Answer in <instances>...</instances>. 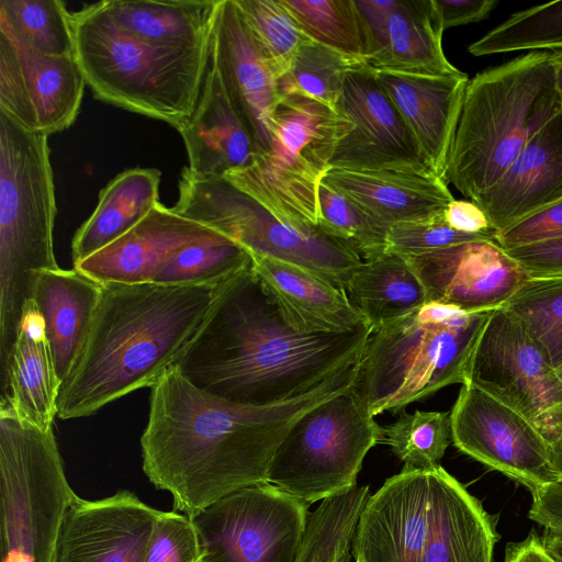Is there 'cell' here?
Masks as SVG:
<instances>
[{
	"label": "cell",
	"mask_w": 562,
	"mask_h": 562,
	"mask_svg": "<svg viewBox=\"0 0 562 562\" xmlns=\"http://www.w3.org/2000/svg\"><path fill=\"white\" fill-rule=\"evenodd\" d=\"M360 360L312 391L269 406L234 404L192 385L175 367L151 387L140 438L143 471L187 516L241 488L267 483L293 424L356 384Z\"/></svg>",
	"instance_id": "cell-1"
},
{
	"label": "cell",
	"mask_w": 562,
	"mask_h": 562,
	"mask_svg": "<svg viewBox=\"0 0 562 562\" xmlns=\"http://www.w3.org/2000/svg\"><path fill=\"white\" fill-rule=\"evenodd\" d=\"M322 182L387 227L429 218L454 200L443 179L407 171L330 168Z\"/></svg>",
	"instance_id": "cell-24"
},
{
	"label": "cell",
	"mask_w": 562,
	"mask_h": 562,
	"mask_svg": "<svg viewBox=\"0 0 562 562\" xmlns=\"http://www.w3.org/2000/svg\"><path fill=\"white\" fill-rule=\"evenodd\" d=\"M75 57L94 95L179 131L198 103L210 37L192 46H160L120 27L102 2L72 13Z\"/></svg>",
	"instance_id": "cell-6"
},
{
	"label": "cell",
	"mask_w": 562,
	"mask_h": 562,
	"mask_svg": "<svg viewBox=\"0 0 562 562\" xmlns=\"http://www.w3.org/2000/svg\"><path fill=\"white\" fill-rule=\"evenodd\" d=\"M550 456L553 468L562 480V430L558 437L550 443Z\"/></svg>",
	"instance_id": "cell-51"
},
{
	"label": "cell",
	"mask_w": 562,
	"mask_h": 562,
	"mask_svg": "<svg viewBox=\"0 0 562 562\" xmlns=\"http://www.w3.org/2000/svg\"><path fill=\"white\" fill-rule=\"evenodd\" d=\"M562 200V109L475 202L497 234Z\"/></svg>",
	"instance_id": "cell-22"
},
{
	"label": "cell",
	"mask_w": 562,
	"mask_h": 562,
	"mask_svg": "<svg viewBox=\"0 0 562 562\" xmlns=\"http://www.w3.org/2000/svg\"><path fill=\"white\" fill-rule=\"evenodd\" d=\"M349 559H350V555L345 558V559H342L340 562H349Z\"/></svg>",
	"instance_id": "cell-54"
},
{
	"label": "cell",
	"mask_w": 562,
	"mask_h": 562,
	"mask_svg": "<svg viewBox=\"0 0 562 562\" xmlns=\"http://www.w3.org/2000/svg\"><path fill=\"white\" fill-rule=\"evenodd\" d=\"M345 291L371 328L428 303L426 289L407 259L392 251L362 260Z\"/></svg>",
	"instance_id": "cell-31"
},
{
	"label": "cell",
	"mask_w": 562,
	"mask_h": 562,
	"mask_svg": "<svg viewBox=\"0 0 562 562\" xmlns=\"http://www.w3.org/2000/svg\"><path fill=\"white\" fill-rule=\"evenodd\" d=\"M318 226L327 235L351 248L362 260L387 251L386 225L382 224L344 194L321 183Z\"/></svg>",
	"instance_id": "cell-40"
},
{
	"label": "cell",
	"mask_w": 562,
	"mask_h": 562,
	"mask_svg": "<svg viewBox=\"0 0 562 562\" xmlns=\"http://www.w3.org/2000/svg\"><path fill=\"white\" fill-rule=\"evenodd\" d=\"M562 109L550 50L528 52L469 79L445 180L475 201Z\"/></svg>",
	"instance_id": "cell-5"
},
{
	"label": "cell",
	"mask_w": 562,
	"mask_h": 562,
	"mask_svg": "<svg viewBox=\"0 0 562 562\" xmlns=\"http://www.w3.org/2000/svg\"><path fill=\"white\" fill-rule=\"evenodd\" d=\"M252 267L285 315L308 333L336 334L368 324L346 291L295 263L251 255Z\"/></svg>",
	"instance_id": "cell-28"
},
{
	"label": "cell",
	"mask_w": 562,
	"mask_h": 562,
	"mask_svg": "<svg viewBox=\"0 0 562 562\" xmlns=\"http://www.w3.org/2000/svg\"><path fill=\"white\" fill-rule=\"evenodd\" d=\"M85 86L75 56L40 54L0 31V112L24 130L48 136L68 128Z\"/></svg>",
	"instance_id": "cell-17"
},
{
	"label": "cell",
	"mask_w": 562,
	"mask_h": 562,
	"mask_svg": "<svg viewBox=\"0 0 562 562\" xmlns=\"http://www.w3.org/2000/svg\"><path fill=\"white\" fill-rule=\"evenodd\" d=\"M159 514L133 492L69 505L53 562H145Z\"/></svg>",
	"instance_id": "cell-20"
},
{
	"label": "cell",
	"mask_w": 562,
	"mask_h": 562,
	"mask_svg": "<svg viewBox=\"0 0 562 562\" xmlns=\"http://www.w3.org/2000/svg\"><path fill=\"white\" fill-rule=\"evenodd\" d=\"M375 72L414 136L428 170L445 180L447 161L469 82L468 75Z\"/></svg>",
	"instance_id": "cell-21"
},
{
	"label": "cell",
	"mask_w": 562,
	"mask_h": 562,
	"mask_svg": "<svg viewBox=\"0 0 562 562\" xmlns=\"http://www.w3.org/2000/svg\"><path fill=\"white\" fill-rule=\"evenodd\" d=\"M505 562H555L547 552L540 539L530 537L510 547Z\"/></svg>",
	"instance_id": "cell-49"
},
{
	"label": "cell",
	"mask_w": 562,
	"mask_h": 562,
	"mask_svg": "<svg viewBox=\"0 0 562 562\" xmlns=\"http://www.w3.org/2000/svg\"><path fill=\"white\" fill-rule=\"evenodd\" d=\"M464 383L520 413L549 445L562 430V382L541 346L505 306L490 312Z\"/></svg>",
	"instance_id": "cell-13"
},
{
	"label": "cell",
	"mask_w": 562,
	"mask_h": 562,
	"mask_svg": "<svg viewBox=\"0 0 562 562\" xmlns=\"http://www.w3.org/2000/svg\"><path fill=\"white\" fill-rule=\"evenodd\" d=\"M562 237V200L543 207L497 234L505 250Z\"/></svg>",
	"instance_id": "cell-44"
},
{
	"label": "cell",
	"mask_w": 562,
	"mask_h": 562,
	"mask_svg": "<svg viewBox=\"0 0 562 562\" xmlns=\"http://www.w3.org/2000/svg\"><path fill=\"white\" fill-rule=\"evenodd\" d=\"M217 289L102 284L86 345L60 386L57 416H90L131 392L156 385L199 334Z\"/></svg>",
	"instance_id": "cell-3"
},
{
	"label": "cell",
	"mask_w": 562,
	"mask_h": 562,
	"mask_svg": "<svg viewBox=\"0 0 562 562\" xmlns=\"http://www.w3.org/2000/svg\"><path fill=\"white\" fill-rule=\"evenodd\" d=\"M443 31L434 0H394L380 31L368 43L366 64L379 71L461 75L443 53Z\"/></svg>",
	"instance_id": "cell-27"
},
{
	"label": "cell",
	"mask_w": 562,
	"mask_h": 562,
	"mask_svg": "<svg viewBox=\"0 0 562 562\" xmlns=\"http://www.w3.org/2000/svg\"><path fill=\"white\" fill-rule=\"evenodd\" d=\"M337 111L350 127L336 146L330 168L431 175L374 69L359 65L348 71Z\"/></svg>",
	"instance_id": "cell-16"
},
{
	"label": "cell",
	"mask_w": 562,
	"mask_h": 562,
	"mask_svg": "<svg viewBox=\"0 0 562 562\" xmlns=\"http://www.w3.org/2000/svg\"><path fill=\"white\" fill-rule=\"evenodd\" d=\"M527 328L553 368L562 364V276L529 277L504 305Z\"/></svg>",
	"instance_id": "cell-38"
},
{
	"label": "cell",
	"mask_w": 562,
	"mask_h": 562,
	"mask_svg": "<svg viewBox=\"0 0 562 562\" xmlns=\"http://www.w3.org/2000/svg\"><path fill=\"white\" fill-rule=\"evenodd\" d=\"M218 0H103L113 21L135 37L160 46H192L211 36Z\"/></svg>",
	"instance_id": "cell-32"
},
{
	"label": "cell",
	"mask_w": 562,
	"mask_h": 562,
	"mask_svg": "<svg viewBox=\"0 0 562 562\" xmlns=\"http://www.w3.org/2000/svg\"><path fill=\"white\" fill-rule=\"evenodd\" d=\"M349 127L342 114L315 99L281 95L271 117L269 148L224 178L280 218L317 227L319 186Z\"/></svg>",
	"instance_id": "cell-9"
},
{
	"label": "cell",
	"mask_w": 562,
	"mask_h": 562,
	"mask_svg": "<svg viewBox=\"0 0 562 562\" xmlns=\"http://www.w3.org/2000/svg\"><path fill=\"white\" fill-rule=\"evenodd\" d=\"M48 136L31 133L0 112V385L36 274L58 269L57 213Z\"/></svg>",
	"instance_id": "cell-7"
},
{
	"label": "cell",
	"mask_w": 562,
	"mask_h": 562,
	"mask_svg": "<svg viewBox=\"0 0 562 562\" xmlns=\"http://www.w3.org/2000/svg\"><path fill=\"white\" fill-rule=\"evenodd\" d=\"M209 64L259 154L271 143V117L280 99L279 77L235 0H218L212 23Z\"/></svg>",
	"instance_id": "cell-18"
},
{
	"label": "cell",
	"mask_w": 562,
	"mask_h": 562,
	"mask_svg": "<svg viewBox=\"0 0 562 562\" xmlns=\"http://www.w3.org/2000/svg\"><path fill=\"white\" fill-rule=\"evenodd\" d=\"M557 91L562 101V49L551 50Z\"/></svg>",
	"instance_id": "cell-52"
},
{
	"label": "cell",
	"mask_w": 562,
	"mask_h": 562,
	"mask_svg": "<svg viewBox=\"0 0 562 562\" xmlns=\"http://www.w3.org/2000/svg\"><path fill=\"white\" fill-rule=\"evenodd\" d=\"M279 79L308 38L281 0H235Z\"/></svg>",
	"instance_id": "cell-41"
},
{
	"label": "cell",
	"mask_w": 562,
	"mask_h": 562,
	"mask_svg": "<svg viewBox=\"0 0 562 562\" xmlns=\"http://www.w3.org/2000/svg\"><path fill=\"white\" fill-rule=\"evenodd\" d=\"M252 263L251 255L215 233L169 254L156 268L151 282L177 286H220Z\"/></svg>",
	"instance_id": "cell-33"
},
{
	"label": "cell",
	"mask_w": 562,
	"mask_h": 562,
	"mask_svg": "<svg viewBox=\"0 0 562 562\" xmlns=\"http://www.w3.org/2000/svg\"><path fill=\"white\" fill-rule=\"evenodd\" d=\"M529 518L544 528L562 529V480L532 492Z\"/></svg>",
	"instance_id": "cell-48"
},
{
	"label": "cell",
	"mask_w": 562,
	"mask_h": 562,
	"mask_svg": "<svg viewBox=\"0 0 562 562\" xmlns=\"http://www.w3.org/2000/svg\"><path fill=\"white\" fill-rule=\"evenodd\" d=\"M145 562H201L198 533L189 516L159 510Z\"/></svg>",
	"instance_id": "cell-43"
},
{
	"label": "cell",
	"mask_w": 562,
	"mask_h": 562,
	"mask_svg": "<svg viewBox=\"0 0 562 562\" xmlns=\"http://www.w3.org/2000/svg\"><path fill=\"white\" fill-rule=\"evenodd\" d=\"M310 40L366 64L367 44L355 0H281Z\"/></svg>",
	"instance_id": "cell-35"
},
{
	"label": "cell",
	"mask_w": 562,
	"mask_h": 562,
	"mask_svg": "<svg viewBox=\"0 0 562 562\" xmlns=\"http://www.w3.org/2000/svg\"><path fill=\"white\" fill-rule=\"evenodd\" d=\"M359 65L364 64L307 38L279 79V94H302L337 111L346 76Z\"/></svg>",
	"instance_id": "cell-37"
},
{
	"label": "cell",
	"mask_w": 562,
	"mask_h": 562,
	"mask_svg": "<svg viewBox=\"0 0 562 562\" xmlns=\"http://www.w3.org/2000/svg\"><path fill=\"white\" fill-rule=\"evenodd\" d=\"M422 280L428 303L469 313L504 306L529 278L494 240H475L405 257Z\"/></svg>",
	"instance_id": "cell-19"
},
{
	"label": "cell",
	"mask_w": 562,
	"mask_h": 562,
	"mask_svg": "<svg viewBox=\"0 0 562 562\" xmlns=\"http://www.w3.org/2000/svg\"><path fill=\"white\" fill-rule=\"evenodd\" d=\"M446 222L454 229L480 235L496 236L485 212L471 200H453L445 210Z\"/></svg>",
	"instance_id": "cell-47"
},
{
	"label": "cell",
	"mask_w": 562,
	"mask_h": 562,
	"mask_svg": "<svg viewBox=\"0 0 562 562\" xmlns=\"http://www.w3.org/2000/svg\"><path fill=\"white\" fill-rule=\"evenodd\" d=\"M488 314L429 302L371 328L353 386L367 412L372 417L396 413L445 386L463 384Z\"/></svg>",
	"instance_id": "cell-8"
},
{
	"label": "cell",
	"mask_w": 562,
	"mask_h": 562,
	"mask_svg": "<svg viewBox=\"0 0 562 562\" xmlns=\"http://www.w3.org/2000/svg\"><path fill=\"white\" fill-rule=\"evenodd\" d=\"M101 292L102 284L75 268L42 270L36 274L32 303L61 384L82 352Z\"/></svg>",
	"instance_id": "cell-25"
},
{
	"label": "cell",
	"mask_w": 562,
	"mask_h": 562,
	"mask_svg": "<svg viewBox=\"0 0 562 562\" xmlns=\"http://www.w3.org/2000/svg\"><path fill=\"white\" fill-rule=\"evenodd\" d=\"M506 251L529 277L562 276V237Z\"/></svg>",
	"instance_id": "cell-45"
},
{
	"label": "cell",
	"mask_w": 562,
	"mask_h": 562,
	"mask_svg": "<svg viewBox=\"0 0 562 562\" xmlns=\"http://www.w3.org/2000/svg\"><path fill=\"white\" fill-rule=\"evenodd\" d=\"M453 445L531 492L559 480L550 445L520 413L463 383L450 412Z\"/></svg>",
	"instance_id": "cell-15"
},
{
	"label": "cell",
	"mask_w": 562,
	"mask_h": 562,
	"mask_svg": "<svg viewBox=\"0 0 562 562\" xmlns=\"http://www.w3.org/2000/svg\"><path fill=\"white\" fill-rule=\"evenodd\" d=\"M172 209L232 239L250 255L295 263L344 290L362 261L319 226L303 227L280 218L225 178L201 177L184 168Z\"/></svg>",
	"instance_id": "cell-11"
},
{
	"label": "cell",
	"mask_w": 562,
	"mask_h": 562,
	"mask_svg": "<svg viewBox=\"0 0 562 562\" xmlns=\"http://www.w3.org/2000/svg\"><path fill=\"white\" fill-rule=\"evenodd\" d=\"M371 326L336 334L296 327L252 263L217 289L176 368L224 401L269 406L296 398L361 359Z\"/></svg>",
	"instance_id": "cell-2"
},
{
	"label": "cell",
	"mask_w": 562,
	"mask_h": 562,
	"mask_svg": "<svg viewBox=\"0 0 562 562\" xmlns=\"http://www.w3.org/2000/svg\"><path fill=\"white\" fill-rule=\"evenodd\" d=\"M496 0H434L443 30L484 20Z\"/></svg>",
	"instance_id": "cell-46"
},
{
	"label": "cell",
	"mask_w": 562,
	"mask_h": 562,
	"mask_svg": "<svg viewBox=\"0 0 562 562\" xmlns=\"http://www.w3.org/2000/svg\"><path fill=\"white\" fill-rule=\"evenodd\" d=\"M495 533L480 503L440 465L405 468L369 496L355 562H492Z\"/></svg>",
	"instance_id": "cell-4"
},
{
	"label": "cell",
	"mask_w": 562,
	"mask_h": 562,
	"mask_svg": "<svg viewBox=\"0 0 562 562\" xmlns=\"http://www.w3.org/2000/svg\"><path fill=\"white\" fill-rule=\"evenodd\" d=\"M178 132L186 145L189 170L201 177L224 178L248 167L259 155L210 64L195 109Z\"/></svg>",
	"instance_id": "cell-26"
},
{
	"label": "cell",
	"mask_w": 562,
	"mask_h": 562,
	"mask_svg": "<svg viewBox=\"0 0 562 562\" xmlns=\"http://www.w3.org/2000/svg\"><path fill=\"white\" fill-rule=\"evenodd\" d=\"M60 385L42 322L31 301L24 308L11 353L8 392L1 404L9 405L21 420L50 429L57 416Z\"/></svg>",
	"instance_id": "cell-29"
},
{
	"label": "cell",
	"mask_w": 562,
	"mask_h": 562,
	"mask_svg": "<svg viewBox=\"0 0 562 562\" xmlns=\"http://www.w3.org/2000/svg\"><path fill=\"white\" fill-rule=\"evenodd\" d=\"M160 171L133 168L119 173L99 194L90 217L77 229L71 243L74 265L109 246L159 203Z\"/></svg>",
	"instance_id": "cell-30"
},
{
	"label": "cell",
	"mask_w": 562,
	"mask_h": 562,
	"mask_svg": "<svg viewBox=\"0 0 562 562\" xmlns=\"http://www.w3.org/2000/svg\"><path fill=\"white\" fill-rule=\"evenodd\" d=\"M555 372H557L560 381L562 382V364L559 366L558 368H555Z\"/></svg>",
	"instance_id": "cell-53"
},
{
	"label": "cell",
	"mask_w": 562,
	"mask_h": 562,
	"mask_svg": "<svg viewBox=\"0 0 562 562\" xmlns=\"http://www.w3.org/2000/svg\"><path fill=\"white\" fill-rule=\"evenodd\" d=\"M54 429H40L0 404L1 562H53L76 498Z\"/></svg>",
	"instance_id": "cell-10"
},
{
	"label": "cell",
	"mask_w": 562,
	"mask_h": 562,
	"mask_svg": "<svg viewBox=\"0 0 562 562\" xmlns=\"http://www.w3.org/2000/svg\"><path fill=\"white\" fill-rule=\"evenodd\" d=\"M0 31L49 56H75L72 13L59 0H1Z\"/></svg>",
	"instance_id": "cell-34"
},
{
	"label": "cell",
	"mask_w": 562,
	"mask_h": 562,
	"mask_svg": "<svg viewBox=\"0 0 562 562\" xmlns=\"http://www.w3.org/2000/svg\"><path fill=\"white\" fill-rule=\"evenodd\" d=\"M215 233L159 202L130 232L74 268L100 284L148 283L169 254Z\"/></svg>",
	"instance_id": "cell-23"
},
{
	"label": "cell",
	"mask_w": 562,
	"mask_h": 562,
	"mask_svg": "<svg viewBox=\"0 0 562 562\" xmlns=\"http://www.w3.org/2000/svg\"><path fill=\"white\" fill-rule=\"evenodd\" d=\"M475 240L496 241V236L457 231L446 222L443 211L429 218L392 225L387 232V251L409 257Z\"/></svg>",
	"instance_id": "cell-42"
},
{
	"label": "cell",
	"mask_w": 562,
	"mask_h": 562,
	"mask_svg": "<svg viewBox=\"0 0 562 562\" xmlns=\"http://www.w3.org/2000/svg\"><path fill=\"white\" fill-rule=\"evenodd\" d=\"M540 540L550 557L555 562H562V529L544 528Z\"/></svg>",
	"instance_id": "cell-50"
},
{
	"label": "cell",
	"mask_w": 562,
	"mask_h": 562,
	"mask_svg": "<svg viewBox=\"0 0 562 562\" xmlns=\"http://www.w3.org/2000/svg\"><path fill=\"white\" fill-rule=\"evenodd\" d=\"M353 386L293 424L272 457L267 483L307 505L356 487L364 457L384 441V431Z\"/></svg>",
	"instance_id": "cell-12"
},
{
	"label": "cell",
	"mask_w": 562,
	"mask_h": 562,
	"mask_svg": "<svg viewBox=\"0 0 562 562\" xmlns=\"http://www.w3.org/2000/svg\"><path fill=\"white\" fill-rule=\"evenodd\" d=\"M384 443L411 469L439 465L452 441L450 412L402 411L400 417L383 428Z\"/></svg>",
	"instance_id": "cell-39"
},
{
	"label": "cell",
	"mask_w": 562,
	"mask_h": 562,
	"mask_svg": "<svg viewBox=\"0 0 562 562\" xmlns=\"http://www.w3.org/2000/svg\"><path fill=\"white\" fill-rule=\"evenodd\" d=\"M307 507L270 483L218 499L189 515L201 562H299Z\"/></svg>",
	"instance_id": "cell-14"
},
{
	"label": "cell",
	"mask_w": 562,
	"mask_h": 562,
	"mask_svg": "<svg viewBox=\"0 0 562 562\" xmlns=\"http://www.w3.org/2000/svg\"><path fill=\"white\" fill-rule=\"evenodd\" d=\"M557 49H562V1L515 12L468 48L473 56Z\"/></svg>",
	"instance_id": "cell-36"
}]
</instances>
